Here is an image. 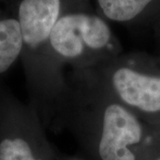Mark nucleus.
Returning a JSON list of instances; mask_svg holds the SVG:
<instances>
[{
  "label": "nucleus",
  "instance_id": "1",
  "mask_svg": "<svg viewBox=\"0 0 160 160\" xmlns=\"http://www.w3.org/2000/svg\"><path fill=\"white\" fill-rule=\"evenodd\" d=\"M81 7L64 13L48 38L52 49L62 57L73 59L87 52L102 51L113 41L112 31L104 18Z\"/></svg>",
  "mask_w": 160,
  "mask_h": 160
},
{
  "label": "nucleus",
  "instance_id": "2",
  "mask_svg": "<svg viewBox=\"0 0 160 160\" xmlns=\"http://www.w3.org/2000/svg\"><path fill=\"white\" fill-rule=\"evenodd\" d=\"M86 0H19L18 19L23 51L33 52L47 43L52 30L64 13Z\"/></svg>",
  "mask_w": 160,
  "mask_h": 160
},
{
  "label": "nucleus",
  "instance_id": "3",
  "mask_svg": "<svg viewBox=\"0 0 160 160\" xmlns=\"http://www.w3.org/2000/svg\"><path fill=\"white\" fill-rule=\"evenodd\" d=\"M141 122L127 109L118 103L109 105L103 113L102 132L99 143L102 160H135L129 146L141 142Z\"/></svg>",
  "mask_w": 160,
  "mask_h": 160
},
{
  "label": "nucleus",
  "instance_id": "4",
  "mask_svg": "<svg viewBox=\"0 0 160 160\" xmlns=\"http://www.w3.org/2000/svg\"><path fill=\"white\" fill-rule=\"evenodd\" d=\"M112 84L126 105L147 114L160 113V76L140 72L129 67L115 71Z\"/></svg>",
  "mask_w": 160,
  "mask_h": 160
},
{
  "label": "nucleus",
  "instance_id": "5",
  "mask_svg": "<svg viewBox=\"0 0 160 160\" xmlns=\"http://www.w3.org/2000/svg\"><path fill=\"white\" fill-rule=\"evenodd\" d=\"M0 103V160H39L22 132V112L2 99Z\"/></svg>",
  "mask_w": 160,
  "mask_h": 160
},
{
  "label": "nucleus",
  "instance_id": "6",
  "mask_svg": "<svg viewBox=\"0 0 160 160\" xmlns=\"http://www.w3.org/2000/svg\"><path fill=\"white\" fill-rule=\"evenodd\" d=\"M18 2L19 0H0V76L11 69L22 54Z\"/></svg>",
  "mask_w": 160,
  "mask_h": 160
},
{
  "label": "nucleus",
  "instance_id": "7",
  "mask_svg": "<svg viewBox=\"0 0 160 160\" xmlns=\"http://www.w3.org/2000/svg\"><path fill=\"white\" fill-rule=\"evenodd\" d=\"M103 16L116 22L153 20L160 12V0H96Z\"/></svg>",
  "mask_w": 160,
  "mask_h": 160
},
{
  "label": "nucleus",
  "instance_id": "8",
  "mask_svg": "<svg viewBox=\"0 0 160 160\" xmlns=\"http://www.w3.org/2000/svg\"><path fill=\"white\" fill-rule=\"evenodd\" d=\"M155 28L157 30V35L158 36V38H160V12L158 13V15L157 16V18L155 19Z\"/></svg>",
  "mask_w": 160,
  "mask_h": 160
},
{
  "label": "nucleus",
  "instance_id": "9",
  "mask_svg": "<svg viewBox=\"0 0 160 160\" xmlns=\"http://www.w3.org/2000/svg\"><path fill=\"white\" fill-rule=\"evenodd\" d=\"M157 160H160V158H158V159H157Z\"/></svg>",
  "mask_w": 160,
  "mask_h": 160
}]
</instances>
